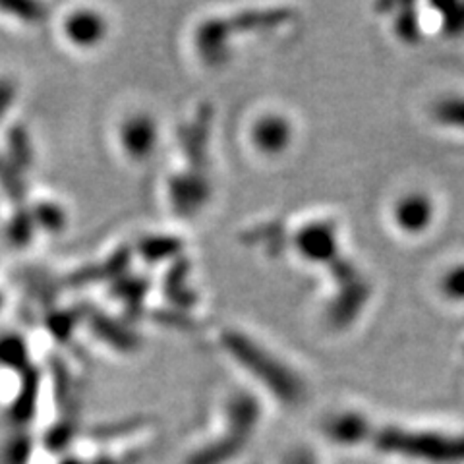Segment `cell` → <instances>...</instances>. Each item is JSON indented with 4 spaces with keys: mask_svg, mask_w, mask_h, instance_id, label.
<instances>
[{
    "mask_svg": "<svg viewBox=\"0 0 464 464\" xmlns=\"http://www.w3.org/2000/svg\"><path fill=\"white\" fill-rule=\"evenodd\" d=\"M373 441L385 453L430 462L464 460V435H443L435 431H411L399 428H368L366 441Z\"/></svg>",
    "mask_w": 464,
    "mask_h": 464,
    "instance_id": "6da1fadb",
    "label": "cell"
},
{
    "mask_svg": "<svg viewBox=\"0 0 464 464\" xmlns=\"http://www.w3.org/2000/svg\"><path fill=\"white\" fill-rule=\"evenodd\" d=\"M225 343L230 353H235L237 358L244 366L254 370V373L261 382H266L267 387L275 395L281 397L285 402L295 404L304 395V385L296 377V373L290 372L283 362L275 360L269 353L261 351L259 346L252 343V339H246L237 335V333H228Z\"/></svg>",
    "mask_w": 464,
    "mask_h": 464,
    "instance_id": "7a4b0ae2",
    "label": "cell"
},
{
    "mask_svg": "<svg viewBox=\"0 0 464 464\" xmlns=\"http://www.w3.org/2000/svg\"><path fill=\"white\" fill-rule=\"evenodd\" d=\"M63 35L74 49H95L107 37V20L95 10L76 8L66 14Z\"/></svg>",
    "mask_w": 464,
    "mask_h": 464,
    "instance_id": "3957f363",
    "label": "cell"
},
{
    "mask_svg": "<svg viewBox=\"0 0 464 464\" xmlns=\"http://www.w3.org/2000/svg\"><path fill=\"white\" fill-rule=\"evenodd\" d=\"M119 138L126 155L134 161H141V159L150 157L153 145L157 143V128L150 116L134 114L128 116L121 124Z\"/></svg>",
    "mask_w": 464,
    "mask_h": 464,
    "instance_id": "277c9868",
    "label": "cell"
},
{
    "mask_svg": "<svg viewBox=\"0 0 464 464\" xmlns=\"http://www.w3.org/2000/svg\"><path fill=\"white\" fill-rule=\"evenodd\" d=\"M290 134H293V130L283 116H266V119L257 121L252 132L254 143L261 151L267 153L283 151L290 141Z\"/></svg>",
    "mask_w": 464,
    "mask_h": 464,
    "instance_id": "5b68a950",
    "label": "cell"
},
{
    "mask_svg": "<svg viewBox=\"0 0 464 464\" xmlns=\"http://www.w3.org/2000/svg\"><path fill=\"white\" fill-rule=\"evenodd\" d=\"M431 213H433V208L430 199L420 194H412L399 201V206L395 209V219L401 228L416 232L430 225Z\"/></svg>",
    "mask_w": 464,
    "mask_h": 464,
    "instance_id": "8992f818",
    "label": "cell"
},
{
    "mask_svg": "<svg viewBox=\"0 0 464 464\" xmlns=\"http://www.w3.org/2000/svg\"><path fill=\"white\" fill-rule=\"evenodd\" d=\"M370 422L360 414H341L327 422V435L337 443L353 445V443H364L368 435Z\"/></svg>",
    "mask_w": 464,
    "mask_h": 464,
    "instance_id": "52a82bcc",
    "label": "cell"
},
{
    "mask_svg": "<svg viewBox=\"0 0 464 464\" xmlns=\"http://www.w3.org/2000/svg\"><path fill=\"white\" fill-rule=\"evenodd\" d=\"M435 119L447 126L464 128V97H447L433 109Z\"/></svg>",
    "mask_w": 464,
    "mask_h": 464,
    "instance_id": "ba28073f",
    "label": "cell"
},
{
    "mask_svg": "<svg viewBox=\"0 0 464 464\" xmlns=\"http://www.w3.org/2000/svg\"><path fill=\"white\" fill-rule=\"evenodd\" d=\"M443 290L447 296L464 300V266L453 269L451 273L445 275L443 279Z\"/></svg>",
    "mask_w": 464,
    "mask_h": 464,
    "instance_id": "9c48e42d",
    "label": "cell"
},
{
    "mask_svg": "<svg viewBox=\"0 0 464 464\" xmlns=\"http://www.w3.org/2000/svg\"><path fill=\"white\" fill-rule=\"evenodd\" d=\"M288 464H315V462H314L312 455H308V453H295L293 457H290Z\"/></svg>",
    "mask_w": 464,
    "mask_h": 464,
    "instance_id": "30bf717a",
    "label": "cell"
}]
</instances>
